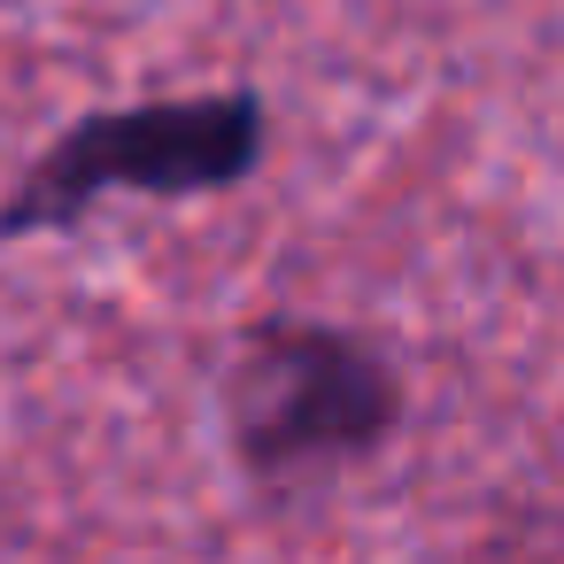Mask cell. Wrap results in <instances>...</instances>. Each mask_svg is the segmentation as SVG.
I'll return each mask as SVG.
<instances>
[{
	"label": "cell",
	"mask_w": 564,
	"mask_h": 564,
	"mask_svg": "<svg viewBox=\"0 0 564 564\" xmlns=\"http://www.w3.org/2000/svg\"><path fill=\"white\" fill-rule=\"evenodd\" d=\"M394 417V379L340 333H263L232 371V441L263 479L325 471L371 448Z\"/></svg>",
	"instance_id": "1"
},
{
	"label": "cell",
	"mask_w": 564,
	"mask_h": 564,
	"mask_svg": "<svg viewBox=\"0 0 564 564\" xmlns=\"http://www.w3.org/2000/svg\"><path fill=\"white\" fill-rule=\"evenodd\" d=\"M256 155V117L248 101H202V109H140V117H101L86 124L63 155L40 163L32 194L17 217H70L78 202L109 186H209L232 178Z\"/></svg>",
	"instance_id": "2"
}]
</instances>
